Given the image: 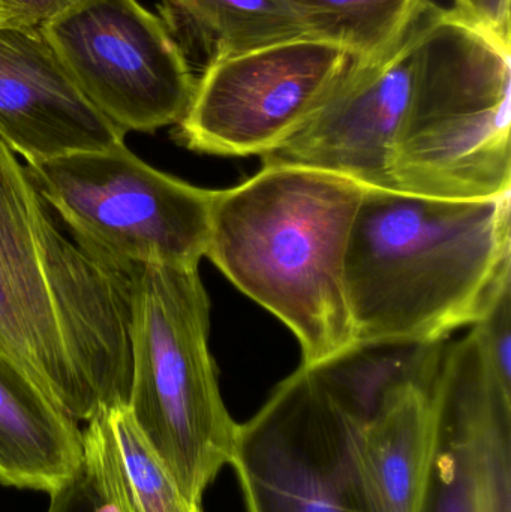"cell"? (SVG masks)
Listing matches in <instances>:
<instances>
[{"label":"cell","mask_w":511,"mask_h":512,"mask_svg":"<svg viewBox=\"0 0 511 512\" xmlns=\"http://www.w3.org/2000/svg\"><path fill=\"white\" fill-rule=\"evenodd\" d=\"M131 283L81 248L0 140V352L74 420L128 403Z\"/></svg>","instance_id":"6da1fadb"},{"label":"cell","mask_w":511,"mask_h":512,"mask_svg":"<svg viewBox=\"0 0 511 512\" xmlns=\"http://www.w3.org/2000/svg\"><path fill=\"white\" fill-rule=\"evenodd\" d=\"M511 288V194L449 200L365 188L345 258L357 345L443 343Z\"/></svg>","instance_id":"7a4b0ae2"},{"label":"cell","mask_w":511,"mask_h":512,"mask_svg":"<svg viewBox=\"0 0 511 512\" xmlns=\"http://www.w3.org/2000/svg\"><path fill=\"white\" fill-rule=\"evenodd\" d=\"M363 191L336 174L264 164L246 182L215 192L206 258L287 325L303 366L357 346L345 258Z\"/></svg>","instance_id":"3957f363"},{"label":"cell","mask_w":511,"mask_h":512,"mask_svg":"<svg viewBox=\"0 0 511 512\" xmlns=\"http://www.w3.org/2000/svg\"><path fill=\"white\" fill-rule=\"evenodd\" d=\"M511 41L429 3L393 155L398 191L449 200L511 194Z\"/></svg>","instance_id":"277c9868"},{"label":"cell","mask_w":511,"mask_h":512,"mask_svg":"<svg viewBox=\"0 0 511 512\" xmlns=\"http://www.w3.org/2000/svg\"><path fill=\"white\" fill-rule=\"evenodd\" d=\"M128 406L183 495L201 505L231 465L239 424L228 414L209 351L210 301L198 267L135 264Z\"/></svg>","instance_id":"5b68a950"},{"label":"cell","mask_w":511,"mask_h":512,"mask_svg":"<svg viewBox=\"0 0 511 512\" xmlns=\"http://www.w3.org/2000/svg\"><path fill=\"white\" fill-rule=\"evenodd\" d=\"M26 170L72 239L116 270L206 258L216 191L150 167L125 143Z\"/></svg>","instance_id":"8992f818"},{"label":"cell","mask_w":511,"mask_h":512,"mask_svg":"<svg viewBox=\"0 0 511 512\" xmlns=\"http://www.w3.org/2000/svg\"><path fill=\"white\" fill-rule=\"evenodd\" d=\"M372 414L302 364L237 430L231 465L248 511L386 512L363 454Z\"/></svg>","instance_id":"52a82bcc"},{"label":"cell","mask_w":511,"mask_h":512,"mask_svg":"<svg viewBox=\"0 0 511 512\" xmlns=\"http://www.w3.org/2000/svg\"><path fill=\"white\" fill-rule=\"evenodd\" d=\"M351 62L311 35L219 57L195 81L174 138L204 155H269L305 128Z\"/></svg>","instance_id":"ba28073f"},{"label":"cell","mask_w":511,"mask_h":512,"mask_svg":"<svg viewBox=\"0 0 511 512\" xmlns=\"http://www.w3.org/2000/svg\"><path fill=\"white\" fill-rule=\"evenodd\" d=\"M41 29L81 92L125 134H153L185 116L194 69L138 0H83Z\"/></svg>","instance_id":"9c48e42d"},{"label":"cell","mask_w":511,"mask_h":512,"mask_svg":"<svg viewBox=\"0 0 511 512\" xmlns=\"http://www.w3.org/2000/svg\"><path fill=\"white\" fill-rule=\"evenodd\" d=\"M434 439L414 512H511V388L476 327L444 351Z\"/></svg>","instance_id":"30bf717a"},{"label":"cell","mask_w":511,"mask_h":512,"mask_svg":"<svg viewBox=\"0 0 511 512\" xmlns=\"http://www.w3.org/2000/svg\"><path fill=\"white\" fill-rule=\"evenodd\" d=\"M416 24L383 56L353 60L318 113L263 156L264 164L311 168L363 188L398 191L393 155L410 98Z\"/></svg>","instance_id":"8fae6325"},{"label":"cell","mask_w":511,"mask_h":512,"mask_svg":"<svg viewBox=\"0 0 511 512\" xmlns=\"http://www.w3.org/2000/svg\"><path fill=\"white\" fill-rule=\"evenodd\" d=\"M81 92L41 26L0 24V140L26 161H51L125 143Z\"/></svg>","instance_id":"7c38bea8"},{"label":"cell","mask_w":511,"mask_h":512,"mask_svg":"<svg viewBox=\"0 0 511 512\" xmlns=\"http://www.w3.org/2000/svg\"><path fill=\"white\" fill-rule=\"evenodd\" d=\"M83 469V430L0 352V486L51 495Z\"/></svg>","instance_id":"4fadbf2b"},{"label":"cell","mask_w":511,"mask_h":512,"mask_svg":"<svg viewBox=\"0 0 511 512\" xmlns=\"http://www.w3.org/2000/svg\"><path fill=\"white\" fill-rule=\"evenodd\" d=\"M83 430V471L117 512H203L183 495L128 406H104Z\"/></svg>","instance_id":"5bb4252c"},{"label":"cell","mask_w":511,"mask_h":512,"mask_svg":"<svg viewBox=\"0 0 511 512\" xmlns=\"http://www.w3.org/2000/svg\"><path fill=\"white\" fill-rule=\"evenodd\" d=\"M432 385L396 388L363 429L369 477L386 512L416 511L434 439Z\"/></svg>","instance_id":"9a60e30c"},{"label":"cell","mask_w":511,"mask_h":512,"mask_svg":"<svg viewBox=\"0 0 511 512\" xmlns=\"http://www.w3.org/2000/svg\"><path fill=\"white\" fill-rule=\"evenodd\" d=\"M159 17L189 65L308 35L284 0H162Z\"/></svg>","instance_id":"2e32d148"},{"label":"cell","mask_w":511,"mask_h":512,"mask_svg":"<svg viewBox=\"0 0 511 512\" xmlns=\"http://www.w3.org/2000/svg\"><path fill=\"white\" fill-rule=\"evenodd\" d=\"M308 35L369 62L395 47L431 0H284Z\"/></svg>","instance_id":"e0dca14e"},{"label":"cell","mask_w":511,"mask_h":512,"mask_svg":"<svg viewBox=\"0 0 511 512\" xmlns=\"http://www.w3.org/2000/svg\"><path fill=\"white\" fill-rule=\"evenodd\" d=\"M511 288L507 289L488 315L474 327L482 337L492 366L497 370L501 381L511 387Z\"/></svg>","instance_id":"ac0fdd59"},{"label":"cell","mask_w":511,"mask_h":512,"mask_svg":"<svg viewBox=\"0 0 511 512\" xmlns=\"http://www.w3.org/2000/svg\"><path fill=\"white\" fill-rule=\"evenodd\" d=\"M48 496L47 512H117L83 469L68 484Z\"/></svg>","instance_id":"d6986e66"},{"label":"cell","mask_w":511,"mask_h":512,"mask_svg":"<svg viewBox=\"0 0 511 512\" xmlns=\"http://www.w3.org/2000/svg\"><path fill=\"white\" fill-rule=\"evenodd\" d=\"M83 0H0V24L42 26Z\"/></svg>","instance_id":"ffe728a7"},{"label":"cell","mask_w":511,"mask_h":512,"mask_svg":"<svg viewBox=\"0 0 511 512\" xmlns=\"http://www.w3.org/2000/svg\"><path fill=\"white\" fill-rule=\"evenodd\" d=\"M511 0H455V9L477 26L511 41Z\"/></svg>","instance_id":"44dd1931"}]
</instances>
